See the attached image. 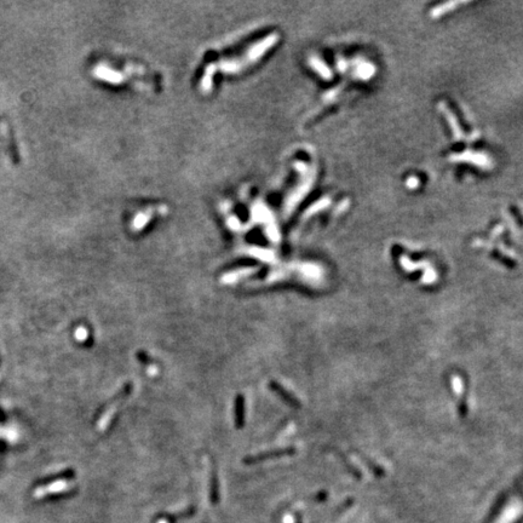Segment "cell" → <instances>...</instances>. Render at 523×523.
<instances>
[{
  "mask_svg": "<svg viewBox=\"0 0 523 523\" xmlns=\"http://www.w3.org/2000/svg\"><path fill=\"white\" fill-rule=\"evenodd\" d=\"M293 452H294L293 448H279V449H275V451L264 452V453H260V454H257V456L246 458L245 463L246 464H253V463H258V462H262V460L270 459V458L289 456V454H292Z\"/></svg>",
  "mask_w": 523,
  "mask_h": 523,
  "instance_id": "6da1fadb",
  "label": "cell"
},
{
  "mask_svg": "<svg viewBox=\"0 0 523 523\" xmlns=\"http://www.w3.org/2000/svg\"><path fill=\"white\" fill-rule=\"evenodd\" d=\"M235 424L237 428H241V425L244 424V410H245V401L244 396L239 395L236 397V401H235Z\"/></svg>",
  "mask_w": 523,
  "mask_h": 523,
  "instance_id": "7a4b0ae2",
  "label": "cell"
},
{
  "mask_svg": "<svg viewBox=\"0 0 523 523\" xmlns=\"http://www.w3.org/2000/svg\"><path fill=\"white\" fill-rule=\"evenodd\" d=\"M269 385H270V388L273 389V390L275 391L276 394H279L280 396H281L282 399L286 400L287 402H290V404H293V405H298V402L295 401L293 395L290 394V392L287 391L286 389L284 388V386L280 385V384L276 383V381H270V384H269Z\"/></svg>",
  "mask_w": 523,
  "mask_h": 523,
  "instance_id": "3957f363",
  "label": "cell"
},
{
  "mask_svg": "<svg viewBox=\"0 0 523 523\" xmlns=\"http://www.w3.org/2000/svg\"><path fill=\"white\" fill-rule=\"evenodd\" d=\"M77 337H78V339H80V341H83V339L86 337V331H85V329H84V328H79V329H78V332H77Z\"/></svg>",
  "mask_w": 523,
  "mask_h": 523,
  "instance_id": "277c9868",
  "label": "cell"
}]
</instances>
